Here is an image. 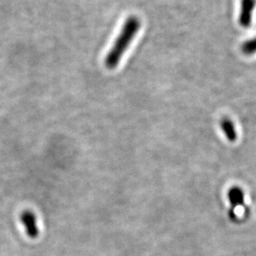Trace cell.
Returning a JSON list of instances; mask_svg holds the SVG:
<instances>
[{
    "instance_id": "1",
    "label": "cell",
    "mask_w": 256,
    "mask_h": 256,
    "mask_svg": "<svg viewBox=\"0 0 256 256\" xmlns=\"http://www.w3.org/2000/svg\"><path fill=\"white\" fill-rule=\"evenodd\" d=\"M140 27V20L136 16L132 15L126 18L118 37L105 58V65L108 68H116Z\"/></svg>"
},
{
    "instance_id": "2",
    "label": "cell",
    "mask_w": 256,
    "mask_h": 256,
    "mask_svg": "<svg viewBox=\"0 0 256 256\" xmlns=\"http://www.w3.org/2000/svg\"><path fill=\"white\" fill-rule=\"evenodd\" d=\"M20 220L24 226L25 232L30 239H36L40 234V230L38 226L37 217L34 212L28 210L22 212L20 216Z\"/></svg>"
},
{
    "instance_id": "3",
    "label": "cell",
    "mask_w": 256,
    "mask_h": 256,
    "mask_svg": "<svg viewBox=\"0 0 256 256\" xmlns=\"http://www.w3.org/2000/svg\"><path fill=\"white\" fill-rule=\"evenodd\" d=\"M256 6V0H240L239 24L242 28L250 27Z\"/></svg>"
},
{
    "instance_id": "4",
    "label": "cell",
    "mask_w": 256,
    "mask_h": 256,
    "mask_svg": "<svg viewBox=\"0 0 256 256\" xmlns=\"http://www.w3.org/2000/svg\"><path fill=\"white\" fill-rule=\"evenodd\" d=\"M220 128L224 132V135L226 136L227 139L230 142H234L236 140V130L234 128V124L229 118L222 119L220 121Z\"/></svg>"
},
{
    "instance_id": "5",
    "label": "cell",
    "mask_w": 256,
    "mask_h": 256,
    "mask_svg": "<svg viewBox=\"0 0 256 256\" xmlns=\"http://www.w3.org/2000/svg\"><path fill=\"white\" fill-rule=\"evenodd\" d=\"M229 199L233 206H238L243 202V193L239 188H232L229 192Z\"/></svg>"
},
{
    "instance_id": "6",
    "label": "cell",
    "mask_w": 256,
    "mask_h": 256,
    "mask_svg": "<svg viewBox=\"0 0 256 256\" xmlns=\"http://www.w3.org/2000/svg\"><path fill=\"white\" fill-rule=\"evenodd\" d=\"M242 52L246 55H252L256 52V37L252 40H247L242 45Z\"/></svg>"
}]
</instances>
